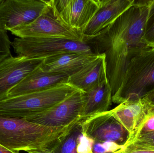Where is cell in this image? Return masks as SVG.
<instances>
[{
    "label": "cell",
    "instance_id": "cell-4",
    "mask_svg": "<svg viewBox=\"0 0 154 153\" xmlns=\"http://www.w3.org/2000/svg\"><path fill=\"white\" fill-rule=\"evenodd\" d=\"M77 90L68 83H62L44 90L9 98L0 102V114L25 118L52 107Z\"/></svg>",
    "mask_w": 154,
    "mask_h": 153
},
{
    "label": "cell",
    "instance_id": "cell-5",
    "mask_svg": "<svg viewBox=\"0 0 154 153\" xmlns=\"http://www.w3.org/2000/svg\"><path fill=\"white\" fill-rule=\"evenodd\" d=\"M11 46L18 56L45 58L62 53L97 54L88 42L56 38H15Z\"/></svg>",
    "mask_w": 154,
    "mask_h": 153
},
{
    "label": "cell",
    "instance_id": "cell-15",
    "mask_svg": "<svg viewBox=\"0 0 154 153\" xmlns=\"http://www.w3.org/2000/svg\"><path fill=\"white\" fill-rule=\"evenodd\" d=\"M99 55L75 52L62 53L44 58L40 66L46 72L64 74L69 76Z\"/></svg>",
    "mask_w": 154,
    "mask_h": 153
},
{
    "label": "cell",
    "instance_id": "cell-24",
    "mask_svg": "<svg viewBox=\"0 0 154 153\" xmlns=\"http://www.w3.org/2000/svg\"><path fill=\"white\" fill-rule=\"evenodd\" d=\"M94 141L82 134L77 147L78 153H93L92 146Z\"/></svg>",
    "mask_w": 154,
    "mask_h": 153
},
{
    "label": "cell",
    "instance_id": "cell-6",
    "mask_svg": "<svg viewBox=\"0 0 154 153\" xmlns=\"http://www.w3.org/2000/svg\"><path fill=\"white\" fill-rule=\"evenodd\" d=\"M82 92L74 93L52 107L25 118L30 122L55 129L69 126L81 119Z\"/></svg>",
    "mask_w": 154,
    "mask_h": 153
},
{
    "label": "cell",
    "instance_id": "cell-30",
    "mask_svg": "<svg viewBox=\"0 0 154 153\" xmlns=\"http://www.w3.org/2000/svg\"><path fill=\"white\" fill-rule=\"evenodd\" d=\"M3 1V0H0V4Z\"/></svg>",
    "mask_w": 154,
    "mask_h": 153
},
{
    "label": "cell",
    "instance_id": "cell-9",
    "mask_svg": "<svg viewBox=\"0 0 154 153\" xmlns=\"http://www.w3.org/2000/svg\"><path fill=\"white\" fill-rule=\"evenodd\" d=\"M49 5L46 0H3L0 4V28L12 31L34 21Z\"/></svg>",
    "mask_w": 154,
    "mask_h": 153
},
{
    "label": "cell",
    "instance_id": "cell-16",
    "mask_svg": "<svg viewBox=\"0 0 154 153\" xmlns=\"http://www.w3.org/2000/svg\"><path fill=\"white\" fill-rule=\"evenodd\" d=\"M107 79L106 55L102 54L69 76L67 83L77 90L86 92Z\"/></svg>",
    "mask_w": 154,
    "mask_h": 153
},
{
    "label": "cell",
    "instance_id": "cell-11",
    "mask_svg": "<svg viewBox=\"0 0 154 153\" xmlns=\"http://www.w3.org/2000/svg\"><path fill=\"white\" fill-rule=\"evenodd\" d=\"M44 58L11 55L0 63V102L7 99L9 92L30 73L39 66Z\"/></svg>",
    "mask_w": 154,
    "mask_h": 153
},
{
    "label": "cell",
    "instance_id": "cell-19",
    "mask_svg": "<svg viewBox=\"0 0 154 153\" xmlns=\"http://www.w3.org/2000/svg\"><path fill=\"white\" fill-rule=\"evenodd\" d=\"M143 40L148 47H154V0H151L145 24Z\"/></svg>",
    "mask_w": 154,
    "mask_h": 153
},
{
    "label": "cell",
    "instance_id": "cell-8",
    "mask_svg": "<svg viewBox=\"0 0 154 153\" xmlns=\"http://www.w3.org/2000/svg\"><path fill=\"white\" fill-rule=\"evenodd\" d=\"M83 135L100 143L111 142L126 146L130 134L116 119L112 110L93 115L81 120Z\"/></svg>",
    "mask_w": 154,
    "mask_h": 153
},
{
    "label": "cell",
    "instance_id": "cell-28",
    "mask_svg": "<svg viewBox=\"0 0 154 153\" xmlns=\"http://www.w3.org/2000/svg\"><path fill=\"white\" fill-rule=\"evenodd\" d=\"M0 153H19V152L10 151L0 145Z\"/></svg>",
    "mask_w": 154,
    "mask_h": 153
},
{
    "label": "cell",
    "instance_id": "cell-14",
    "mask_svg": "<svg viewBox=\"0 0 154 153\" xmlns=\"http://www.w3.org/2000/svg\"><path fill=\"white\" fill-rule=\"evenodd\" d=\"M153 108L145 100L140 99L127 101L112 110L116 119L130 134V142Z\"/></svg>",
    "mask_w": 154,
    "mask_h": 153
},
{
    "label": "cell",
    "instance_id": "cell-29",
    "mask_svg": "<svg viewBox=\"0 0 154 153\" xmlns=\"http://www.w3.org/2000/svg\"><path fill=\"white\" fill-rule=\"evenodd\" d=\"M124 149H123V150H119V151H117V152H115L112 153H124Z\"/></svg>",
    "mask_w": 154,
    "mask_h": 153
},
{
    "label": "cell",
    "instance_id": "cell-25",
    "mask_svg": "<svg viewBox=\"0 0 154 153\" xmlns=\"http://www.w3.org/2000/svg\"><path fill=\"white\" fill-rule=\"evenodd\" d=\"M124 153H154V151L128 144L126 146Z\"/></svg>",
    "mask_w": 154,
    "mask_h": 153
},
{
    "label": "cell",
    "instance_id": "cell-26",
    "mask_svg": "<svg viewBox=\"0 0 154 153\" xmlns=\"http://www.w3.org/2000/svg\"><path fill=\"white\" fill-rule=\"evenodd\" d=\"M143 99L147 101L151 106L154 107V92L149 94Z\"/></svg>",
    "mask_w": 154,
    "mask_h": 153
},
{
    "label": "cell",
    "instance_id": "cell-3",
    "mask_svg": "<svg viewBox=\"0 0 154 153\" xmlns=\"http://www.w3.org/2000/svg\"><path fill=\"white\" fill-rule=\"evenodd\" d=\"M153 92L154 47L145 49L131 60L112 101L119 104L143 99Z\"/></svg>",
    "mask_w": 154,
    "mask_h": 153
},
{
    "label": "cell",
    "instance_id": "cell-23",
    "mask_svg": "<svg viewBox=\"0 0 154 153\" xmlns=\"http://www.w3.org/2000/svg\"><path fill=\"white\" fill-rule=\"evenodd\" d=\"M128 144L154 151V132L137 138Z\"/></svg>",
    "mask_w": 154,
    "mask_h": 153
},
{
    "label": "cell",
    "instance_id": "cell-21",
    "mask_svg": "<svg viewBox=\"0 0 154 153\" xmlns=\"http://www.w3.org/2000/svg\"><path fill=\"white\" fill-rule=\"evenodd\" d=\"M125 146L111 142L100 143L94 141L92 146L93 153H112L123 150Z\"/></svg>",
    "mask_w": 154,
    "mask_h": 153
},
{
    "label": "cell",
    "instance_id": "cell-20",
    "mask_svg": "<svg viewBox=\"0 0 154 153\" xmlns=\"http://www.w3.org/2000/svg\"><path fill=\"white\" fill-rule=\"evenodd\" d=\"M152 132H154V107L128 144L137 138Z\"/></svg>",
    "mask_w": 154,
    "mask_h": 153
},
{
    "label": "cell",
    "instance_id": "cell-27",
    "mask_svg": "<svg viewBox=\"0 0 154 153\" xmlns=\"http://www.w3.org/2000/svg\"><path fill=\"white\" fill-rule=\"evenodd\" d=\"M28 153H52L49 149H42L32 150L27 152Z\"/></svg>",
    "mask_w": 154,
    "mask_h": 153
},
{
    "label": "cell",
    "instance_id": "cell-1",
    "mask_svg": "<svg viewBox=\"0 0 154 153\" xmlns=\"http://www.w3.org/2000/svg\"><path fill=\"white\" fill-rule=\"evenodd\" d=\"M151 0L134 1L115 22L86 42L106 55L107 76L112 96L119 89L131 60L149 48L143 40Z\"/></svg>",
    "mask_w": 154,
    "mask_h": 153
},
{
    "label": "cell",
    "instance_id": "cell-22",
    "mask_svg": "<svg viewBox=\"0 0 154 153\" xmlns=\"http://www.w3.org/2000/svg\"><path fill=\"white\" fill-rule=\"evenodd\" d=\"M11 43L7 31L0 28V63L11 55Z\"/></svg>",
    "mask_w": 154,
    "mask_h": 153
},
{
    "label": "cell",
    "instance_id": "cell-2",
    "mask_svg": "<svg viewBox=\"0 0 154 153\" xmlns=\"http://www.w3.org/2000/svg\"><path fill=\"white\" fill-rule=\"evenodd\" d=\"M75 124L55 129L32 123L24 118L0 114V145L17 152L38 149L50 150Z\"/></svg>",
    "mask_w": 154,
    "mask_h": 153
},
{
    "label": "cell",
    "instance_id": "cell-10",
    "mask_svg": "<svg viewBox=\"0 0 154 153\" xmlns=\"http://www.w3.org/2000/svg\"><path fill=\"white\" fill-rule=\"evenodd\" d=\"M50 3L62 22L82 34L97 10L100 0H50Z\"/></svg>",
    "mask_w": 154,
    "mask_h": 153
},
{
    "label": "cell",
    "instance_id": "cell-7",
    "mask_svg": "<svg viewBox=\"0 0 154 153\" xmlns=\"http://www.w3.org/2000/svg\"><path fill=\"white\" fill-rule=\"evenodd\" d=\"M11 32L19 38H56L84 42L82 34L68 27L58 18L50 1L44 12L34 21Z\"/></svg>",
    "mask_w": 154,
    "mask_h": 153
},
{
    "label": "cell",
    "instance_id": "cell-12",
    "mask_svg": "<svg viewBox=\"0 0 154 153\" xmlns=\"http://www.w3.org/2000/svg\"><path fill=\"white\" fill-rule=\"evenodd\" d=\"M135 0H100L97 10L82 32L84 42L95 37L129 9Z\"/></svg>",
    "mask_w": 154,
    "mask_h": 153
},
{
    "label": "cell",
    "instance_id": "cell-18",
    "mask_svg": "<svg viewBox=\"0 0 154 153\" xmlns=\"http://www.w3.org/2000/svg\"><path fill=\"white\" fill-rule=\"evenodd\" d=\"M81 119L75 123L69 130L57 141L50 150L51 153H78L77 147L82 134L80 125Z\"/></svg>",
    "mask_w": 154,
    "mask_h": 153
},
{
    "label": "cell",
    "instance_id": "cell-13",
    "mask_svg": "<svg viewBox=\"0 0 154 153\" xmlns=\"http://www.w3.org/2000/svg\"><path fill=\"white\" fill-rule=\"evenodd\" d=\"M40 65L9 92L7 99L44 90L60 84L67 82L68 75L60 73L46 72L41 68Z\"/></svg>",
    "mask_w": 154,
    "mask_h": 153
},
{
    "label": "cell",
    "instance_id": "cell-17",
    "mask_svg": "<svg viewBox=\"0 0 154 153\" xmlns=\"http://www.w3.org/2000/svg\"><path fill=\"white\" fill-rule=\"evenodd\" d=\"M83 108L81 119L109 110L111 104L112 90L108 79L86 92H82Z\"/></svg>",
    "mask_w": 154,
    "mask_h": 153
}]
</instances>
